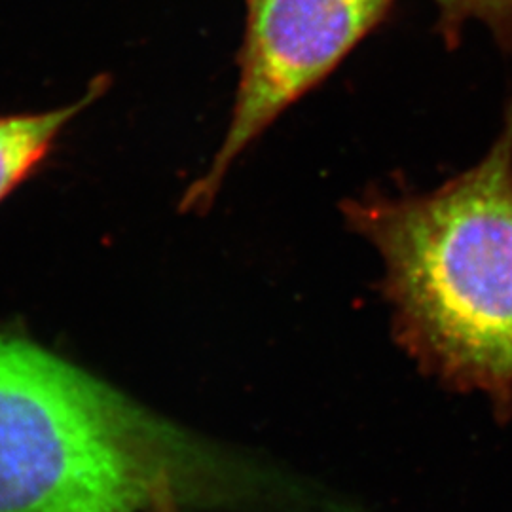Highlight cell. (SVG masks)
Wrapping results in <instances>:
<instances>
[{
  "instance_id": "obj_1",
  "label": "cell",
  "mask_w": 512,
  "mask_h": 512,
  "mask_svg": "<svg viewBox=\"0 0 512 512\" xmlns=\"http://www.w3.org/2000/svg\"><path fill=\"white\" fill-rule=\"evenodd\" d=\"M385 266L404 346L446 384L512 412V105L488 154L420 196L344 205Z\"/></svg>"
},
{
  "instance_id": "obj_2",
  "label": "cell",
  "mask_w": 512,
  "mask_h": 512,
  "mask_svg": "<svg viewBox=\"0 0 512 512\" xmlns=\"http://www.w3.org/2000/svg\"><path fill=\"white\" fill-rule=\"evenodd\" d=\"M156 427L86 370L0 332V512H141L171 492Z\"/></svg>"
},
{
  "instance_id": "obj_3",
  "label": "cell",
  "mask_w": 512,
  "mask_h": 512,
  "mask_svg": "<svg viewBox=\"0 0 512 512\" xmlns=\"http://www.w3.org/2000/svg\"><path fill=\"white\" fill-rule=\"evenodd\" d=\"M395 0H247V31L228 131L213 162L184 192V209H205L239 154L308 92L384 18Z\"/></svg>"
},
{
  "instance_id": "obj_4",
  "label": "cell",
  "mask_w": 512,
  "mask_h": 512,
  "mask_svg": "<svg viewBox=\"0 0 512 512\" xmlns=\"http://www.w3.org/2000/svg\"><path fill=\"white\" fill-rule=\"evenodd\" d=\"M109 86V78L99 74L74 103L0 116V203L46 162L65 128L101 99Z\"/></svg>"
},
{
  "instance_id": "obj_5",
  "label": "cell",
  "mask_w": 512,
  "mask_h": 512,
  "mask_svg": "<svg viewBox=\"0 0 512 512\" xmlns=\"http://www.w3.org/2000/svg\"><path fill=\"white\" fill-rule=\"evenodd\" d=\"M444 35L456 38L469 21L484 23L495 37L512 46V0H435Z\"/></svg>"
},
{
  "instance_id": "obj_6",
  "label": "cell",
  "mask_w": 512,
  "mask_h": 512,
  "mask_svg": "<svg viewBox=\"0 0 512 512\" xmlns=\"http://www.w3.org/2000/svg\"><path fill=\"white\" fill-rule=\"evenodd\" d=\"M152 512H177L175 511V507H173L171 492H167V494L162 495V497L156 501V505H154Z\"/></svg>"
}]
</instances>
